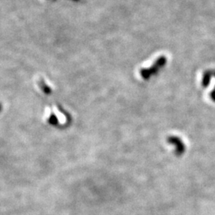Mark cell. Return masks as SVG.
<instances>
[{"label":"cell","mask_w":215,"mask_h":215,"mask_svg":"<svg viewBox=\"0 0 215 215\" xmlns=\"http://www.w3.org/2000/svg\"><path fill=\"white\" fill-rule=\"evenodd\" d=\"M36 83H37L39 89H40L45 94H50L51 89L46 84V83L45 82L44 78H42V77H38L37 80H36Z\"/></svg>","instance_id":"obj_3"},{"label":"cell","mask_w":215,"mask_h":215,"mask_svg":"<svg viewBox=\"0 0 215 215\" xmlns=\"http://www.w3.org/2000/svg\"><path fill=\"white\" fill-rule=\"evenodd\" d=\"M167 142L170 144H172L175 147V154L178 156H181L185 152V144L178 137L169 136L167 138Z\"/></svg>","instance_id":"obj_2"},{"label":"cell","mask_w":215,"mask_h":215,"mask_svg":"<svg viewBox=\"0 0 215 215\" xmlns=\"http://www.w3.org/2000/svg\"><path fill=\"white\" fill-rule=\"evenodd\" d=\"M213 76V71L212 70H207L204 72L202 80V85L203 88H207L210 83V80Z\"/></svg>","instance_id":"obj_4"},{"label":"cell","mask_w":215,"mask_h":215,"mask_svg":"<svg viewBox=\"0 0 215 215\" xmlns=\"http://www.w3.org/2000/svg\"><path fill=\"white\" fill-rule=\"evenodd\" d=\"M210 97L212 98V100H213V101H215V88L213 91L210 93Z\"/></svg>","instance_id":"obj_5"},{"label":"cell","mask_w":215,"mask_h":215,"mask_svg":"<svg viewBox=\"0 0 215 215\" xmlns=\"http://www.w3.org/2000/svg\"><path fill=\"white\" fill-rule=\"evenodd\" d=\"M213 75L215 77V70H213Z\"/></svg>","instance_id":"obj_6"},{"label":"cell","mask_w":215,"mask_h":215,"mask_svg":"<svg viewBox=\"0 0 215 215\" xmlns=\"http://www.w3.org/2000/svg\"><path fill=\"white\" fill-rule=\"evenodd\" d=\"M166 63V58L164 56H161L159 58L156 60L153 65H151L149 68H143L140 70V74L141 77L144 80H147L150 78L151 76L155 75V74L159 71L161 68H163Z\"/></svg>","instance_id":"obj_1"}]
</instances>
